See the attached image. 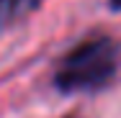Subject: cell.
<instances>
[{"mask_svg":"<svg viewBox=\"0 0 121 118\" xmlns=\"http://www.w3.org/2000/svg\"><path fill=\"white\" fill-rule=\"evenodd\" d=\"M119 69V46L111 36L95 33L70 49L54 74V87L65 95L100 90Z\"/></svg>","mask_w":121,"mask_h":118,"instance_id":"cell-1","label":"cell"},{"mask_svg":"<svg viewBox=\"0 0 121 118\" xmlns=\"http://www.w3.org/2000/svg\"><path fill=\"white\" fill-rule=\"evenodd\" d=\"M41 0H3V8H5V21L10 23V21H18V18H23L28 16L36 5H39Z\"/></svg>","mask_w":121,"mask_h":118,"instance_id":"cell-2","label":"cell"},{"mask_svg":"<svg viewBox=\"0 0 121 118\" xmlns=\"http://www.w3.org/2000/svg\"><path fill=\"white\" fill-rule=\"evenodd\" d=\"M108 8H111L113 13H119L121 10V0H108Z\"/></svg>","mask_w":121,"mask_h":118,"instance_id":"cell-3","label":"cell"},{"mask_svg":"<svg viewBox=\"0 0 121 118\" xmlns=\"http://www.w3.org/2000/svg\"><path fill=\"white\" fill-rule=\"evenodd\" d=\"M0 8H3V0H0Z\"/></svg>","mask_w":121,"mask_h":118,"instance_id":"cell-4","label":"cell"}]
</instances>
